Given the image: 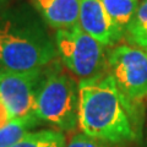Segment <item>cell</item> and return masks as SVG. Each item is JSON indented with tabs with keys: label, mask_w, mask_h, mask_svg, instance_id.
Here are the masks:
<instances>
[{
	"label": "cell",
	"mask_w": 147,
	"mask_h": 147,
	"mask_svg": "<svg viewBox=\"0 0 147 147\" xmlns=\"http://www.w3.org/2000/svg\"><path fill=\"white\" fill-rule=\"evenodd\" d=\"M134 109L107 71L79 82V126L84 134L109 144L135 139Z\"/></svg>",
	"instance_id": "1"
},
{
	"label": "cell",
	"mask_w": 147,
	"mask_h": 147,
	"mask_svg": "<svg viewBox=\"0 0 147 147\" xmlns=\"http://www.w3.org/2000/svg\"><path fill=\"white\" fill-rule=\"evenodd\" d=\"M58 55L55 40L32 12L17 9L0 15V66L13 71L44 69Z\"/></svg>",
	"instance_id": "2"
},
{
	"label": "cell",
	"mask_w": 147,
	"mask_h": 147,
	"mask_svg": "<svg viewBox=\"0 0 147 147\" xmlns=\"http://www.w3.org/2000/svg\"><path fill=\"white\" fill-rule=\"evenodd\" d=\"M36 117L61 131H72L79 124V84L60 70L47 72L37 97Z\"/></svg>",
	"instance_id": "3"
},
{
	"label": "cell",
	"mask_w": 147,
	"mask_h": 147,
	"mask_svg": "<svg viewBox=\"0 0 147 147\" xmlns=\"http://www.w3.org/2000/svg\"><path fill=\"white\" fill-rule=\"evenodd\" d=\"M55 45L63 64L80 80L94 79L108 71L104 47L76 25L58 30Z\"/></svg>",
	"instance_id": "4"
},
{
	"label": "cell",
	"mask_w": 147,
	"mask_h": 147,
	"mask_svg": "<svg viewBox=\"0 0 147 147\" xmlns=\"http://www.w3.org/2000/svg\"><path fill=\"white\" fill-rule=\"evenodd\" d=\"M108 72L124 96L135 103L147 97V49L118 44L107 55Z\"/></svg>",
	"instance_id": "5"
},
{
	"label": "cell",
	"mask_w": 147,
	"mask_h": 147,
	"mask_svg": "<svg viewBox=\"0 0 147 147\" xmlns=\"http://www.w3.org/2000/svg\"><path fill=\"white\" fill-rule=\"evenodd\" d=\"M44 76V69L13 71L0 66V99L13 119L36 115L37 97Z\"/></svg>",
	"instance_id": "6"
},
{
	"label": "cell",
	"mask_w": 147,
	"mask_h": 147,
	"mask_svg": "<svg viewBox=\"0 0 147 147\" xmlns=\"http://www.w3.org/2000/svg\"><path fill=\"white\" fill-rule=\"evenodd\" d=\"M79 25L103 47H114L125 36L108 15L100 0H81Z\"/></svg>",
	"instance_id": "7"
},
{
	"label": "cell",
	"mask_w": 147,
	"mask_h": 147,
	"mask_svg": "<svg viewBox=\"0 0 147 147\" xmlns=\"http://www.w3.org/2000/svg\"><path fill=\"white\" fill-rule=\"evenodd\" d=\"M32 5L52 28L66 30L79 25L81 0H32Z\"/></svg>",
	"instance_id": "8"
},
{
	"label": "cell",
	"mask_w": 147,
	"mask_h": 147,
	"mask_svg": "<svg viewBox=\"0 0 147 147\" xmlns=\"http://www.w3.org/2000/svg\"><path fill=\"white\" fill-rule=\"evenodd\" d=\"M100 3L124 33L126 32L140 5L139 0H100Z\"/></svg>",
	"instance_id": "9"
},
{
	"label": "cell",
	"mask_w": 147,
	"mask_h": 147,
	"mask_svg": "<svg viewBox=\"0 0 147 147\" xmlns=\"http://www.w3.org/2000/svg\"><path fill=\"white\" fill-rule=\"evenodd\" d=\"M10 147H65V136L53 129L30 131Z\"/></svg>",
	"instance_id": "10"
},
{
	"label": "cell",
	"mask_w": 147,
	"mask_h": 147,
	"mask_svg": "<svg viewBox=\"0 0 147 147\" xmlns=\"http://www.w3.org/2000/svg\"><path fill=\"white\" fill-rule=\"evenodd\" d=\"M40 120L36 115L26 118H15L6 125L0 127V147H10L21 137L38 125Z\"/></svg>",
	"instance_id": "11"
},
{
	"label": "cell",
	"mask_w": 147,
	"mask_h": 147,
	"mask_svg": "<svg viewBox=\"0 0 147 147\" xmlns=\"http://www.w3.org/2000/svg\"><path fill=\"white\" fill-rule=\"evenodd\" d=\"M127 42L136 47L147 49V0L140 3L132 21L125 32Z\"/></svg>",
	"instance_id": "12"
},
{
	"label": "cell",
	"mask_w": 147,
	"mask_h": 147,
	"mask_svg": "<svg viewBox=\"0 0 147 147\" xmlns=\"http://www.w3.org/2000/svg\"><path fill=\"white\" fill-rule=\"evenodd\" d=\"M112 145L113 144L94 139L82 132L72 136L65 147H112Z\"/></svg>",
	"instance_id": "13"
},
{
	"label": "cell",
	"mask_w": 147,
	"mask_h": 147,
	"mask_svg": "<svg viewBox=\"0 0 147 147\" xmlns=\"http://www.w3.org/2000/svg\"><path fill=\"white\" fill-rule=\"evenodd\" d=\"M12 115L9 112V109L6 108V105L1 102L0 99V127H3L4 125H6L7 123H10L12 120Z\"/></svg>",
	"instance_id": "14"
},
{
	"label": "cell",
	"mask_w": 147,
	"mask_h": 147,
	"mask_svg": "<svg viewBox=\"0 0 147 147\" xmlns=\"http://www.w3.org/2000/svg\"><path fill=\"white\" fill-rule=\"evenodd\" d=\"M5 1H7V0H0V4H3V3H5Z\"/></svg>",
	"instance_id": "15"
}]
</instances>
